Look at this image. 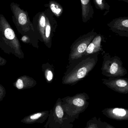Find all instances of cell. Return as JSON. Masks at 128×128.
<instances>
[{
  "label": "cell",
  "instance_id": "1",
  "mask_svg": "<svg viewBox=\"0 0 128 128\" xmlns=\"http://www.w3.org/2000/svg\"><path fill=\"white\" fill-rule=\"evenodd\" d=\"M98 54L83 56L68 64L62 79V84L74 86L83 80L95 67Z\"/></svg>",
  "mask_w": 128,
  "mask_h": 128
},
{
  "label": "cell",
  "instance_id": "2",
  "mask_svg": "<svg viewBox=\"0 0 128 128\" xmlns=\"http://www.w3.org/2000/svg\"><path fill=\"white\" fill-rule=\"evenodd\" d=\"M89 96L85 92L61 98L63 110L73 123L79 118L80 114L87 109L89 105Z\"/></svg>",
  "mask_w": 128,
  "mask_h": 128
},
{
  "label": "cell",
  "instance_id": "3",
  "mask_svg": "<svg viewBox=\"0 0 128 128\" xmlns=\"http://www.w3.org/2000/svg\"><path fill=\"white\" fill-rule=\"evenodd\" d=\"M45 128H73V122L64 111L61 98H58L53 108L50 110Z\"/></svg>",
  "mask_w": 128,
  "mask_h": 128
},
{
  "label": "cell",
  "instance_id": "4",
  "mask_svg": "<svg viewBox=\"0 0 128 128\" xmlns=\"http://www.w3.org/2000/svg\"><path fill=\"white\" fill-rule=\"evenodd\" d=\"M103 60L101 74L108 78H121L127 74L121 58L116 56H112L109 53L103 52Z\"/></svg>",
  "mask_w": 128,
  "mask_h": 128
},
{
  "label": "cell",
  "instance_id": "5",
  "mask_svg": "<svg viewBox=\"0 0 128 128\" xmlns=\"http://www.w3.org/2000/svg\"><path fill=\"white\" fill-rule=\"evenodd\" d=\"M97 34L94 29H93L87 34L80 36L74 41L70 46L68 64L83 56L89 44Z\"/></svg>",
  "mask_w": 128,
  "mask_h": 128
},
{
  "label": "cell",
  "instance_id": "6",
  "mask_svg": "<svg viewBox=\"0 0 128 128\" xmlns=\"http://www.w3.org/2000/svg\"><path fill=\"white\" fill-rule=\"evenodd\" d=\"M10 6L13 14V22L18 30L25 32L31 29L33 30V24L30 20L28 11L20 8L19 4L14 2L10 4Z\"/></svg>",
  "mask_w": 128,
  "mask_h": 128
},
{
  "label": "cell",
  "instance_id": "7",
  "mask_svg": "<svg viewBox=\"0 0 128 128\" xmlns=\"http://www.w3.org/2000/svg\"><path fill=\"white\" fill-rule=\"evenodd\" d=\"M102 83L112 90L121 94L128 93V80L121 78H109L103 79Z\"/></svg>",
  "mask_w": 128,
  "mask_h": 128
},
{
  "label": "cell",
  "instance_id": "8",
  "mask_svg": "<svg viewBox=\"0 0 128 128\" xmlns=\"http://www.w3.org/2000/svg\"><path fill=\"white\" fill-rule=\"evenodd\" d=\"M112 32L122 37H128V17H119L107 24Z\"/></svg>",
  "mask_w": 128,
  "mask_h": 128
},
{
  "label": "cell",
  "instance_id": "9",
  "mask_svg": "<svg viewBox=\"0 0 128 128\" xmlns=\"http://www.w3.org/2000/svg\"><path fill=\"white\" fill-rule=\"evenodd\" d=\"M46 12V25L45 30V39L44 41L50 47L52 38L56 32L58 24L54 16L49 8L45 10Z\"/></svg>",
  "mask_w": 128,
  "mask_h": 128
},
{
  "label": "cell",
  "instance_id": "10",
  "mask_svg": "<svg viewBox=\"0 0 128 128\" xmlns=\"http://www.w3.org/2000/svg\"><path fill=\"white\" fill-rule=\"evenodd\" d=\"M107 118L117 121H127V109L120 108H109L104 109L101 111Z\"/></svg>",
  "mask_w": 128,
  "mask_h": 128
},
{
  "label": "cell",
  "instance_id": "11",
  "mask_svg": "<svg viewBox=\"0 0 128 128\" xmlns=\"http://www.w3.org/2000/svg\"><path fill=\"white\" fill-rule=\"evenodd\" d=\"M102 42H106L104 38L103 35L97 34L89 44L83 56L99 54L100 52H103L104 51L101 46Z\"/></svg>",
  "mask_w": 128,
  "mask_h": 128
},
{
  "label": "cell",
  "instance_id": "12",
  "mask_svg": "<svg viewBox=\"0 0 128 128\" xmlns=\"http://www.w3.org/2000/svg\"><path fill=\"white\" fill-rule=\"evenodd\" d=\"M50 111L44 110L26 116L21 120V122L27 124L34 123L43 124L47 119Z\"/></svg>",
  "mask_w": 128,
  "mask_h": 128
},
{
  "label": "cell",
  "instance_id": "13",
  "mask_svg": "<svg viewBox=\"0 0 128 128\" xmlns=\"http://www.w3.org/2000/svg\"><path fill=\"white\" fill-rule=\"evenodd\" d=\"M46 10L39 12L33 18V27H35L40 34L41 37L44 40L45 39V30L46 25Z\"/></svg>",
  "mask_w": 128,
  "mask_h": 128
},
{
  "label": "cell",
  "instance_id": "14",
  "mask_svg": "<svg viewBox=\"0 0 128 128\" xmlns=\"http://www.w3.org/2000/svg\"><path fill=\"white\" fill-rule=\"evenodd\" d=\"M82 6V21L85 23L88 22L92 18L94 14L91 0H80Z\"/></svg>",
  "mask_w": 128,
  "mask_h": 128
},
{
  "label": "cell",
  "instance_id": "15",
  "mask_svg": "<svg viewBox=\"0 0 128 128\" xmlns=\"http://www.w3.org/2000/svg\"><path fill=\"white\" fill-rule=\"evenodd\" d=\"M46 7L49 8L54 16L59 18L64 12L63 7L59 3L54 0H51L47 4H45Z\"/></svg>",
  "mask_w": 128,
  "mask_h": 128
},
{
  "label": "cell",
  "instance_id": "16",
  "mask_svg": "<svg viewBox=\"0 0 128 128\" xmlns=\"http://www.w3.org/2000/svg\"><path fill=\"white\" fill-rule=\"evenodd\" d=\"M34 83H36L34 80L26 76L21 77L17 80L16 87L18 89L22 90L26 88H29L33 86Z\"/></svg>",
  "mask_w": 128,
  "mask_h": 128
},
{
  "label": "cell",
  "instance_id": "17",
  "mask_svg": "<svg viewBox=\"0 0 128 128\" xmlns=\"http://www.w3.org/2000/svg\"><path fill=\"white\" fill-rule=\"evenodd\" d=\"M96 9L101 11H104V15L105 16L109 12L110 6L105 0H92Z\"/></svg>",
  "mask_w": 128,
  "mask_h": 128
},
{
  "label": "cell",
  "instance_id": "18",
  "mask_svg": "<svg viewBox=\"0 0 128 128\" xmlns=\"http://www.w3.org/2000/svg\"><path fill=\"white\" fill-rule=\"evenodd\" d=\"M85 128H99L98 126L97 118L94 116L89 120Z\"/></svg>",
  "mask_w": 128,
  "mask_h": 128
},
{
  "label": "cell",
  "instance_id": "19",
  "mask_svg": "<svg viewBox=\"0 0 128 128\" xmlns=\"http://www.w3.org/2000/svg\"><path fill=\"white\" fill-rule=\"evenodd\" d=\"M97 124L99 128H116L106 122H103L100 118L97 119Z\"/></svg>",
  "mask_w": 128,
  "mask_h": 128
},
{
  "label": "cell",
  "instance_id": "20",
  "mask_svg": "<svg viewBox=\"0 0 128 128\" xmlns=\"http://www.w3.org/2000/svg\"><path fill=\"white\" fill-rule=\"evenodd\" d=\"M46 78L48 82H51L53 78V71L51 69L48 68L45 72Z\"/></svg>",
  "mask_w": 128,
  "mask_h": 128
},
{
  "label": "cell",
  "instance_id": "21",
  "mask_svg": "<svg viewBox=\"0 0 128 128\" xmlns=\"http://www.w3.org/2000/svg\"><path fill=\"white\" fill-rule=\"evenodd\" d=\"M5 94L6 92L4 88L1 85H0V102L3 100L5 96Z\"/></svg>",
  "mask_w": 128,
  "mask_h": 128
},
{
  "label": "cell",
  "instance_id": "22",
  "mask_svg": "<svg viewBox=\"0 0 128 128\" xmlns=\"http://www.w3.org/2000/svg\"><path fill=\"white\" fill-rule=\"evenodd\" d=\"M7 63V61L5 59L0 57V66L4 65Z\"/></svg>",
  "mask_w": 128,
  "mask_h": 128
},
{
  "label": "cell",
  "instance_id": "23",
  "mask_svg": "<svg viewBox=\"0 0 128 128\" xmlns=\"http://www.w3.org/2000/svg\"><path fill=\"white\" fill-rule=\"evenodd\" d=\"M118 0L124 2H126V3H128V0Z\"/></svg>",
  "mask_w": 128,
  "mask_h": 128
}]
</instances>
